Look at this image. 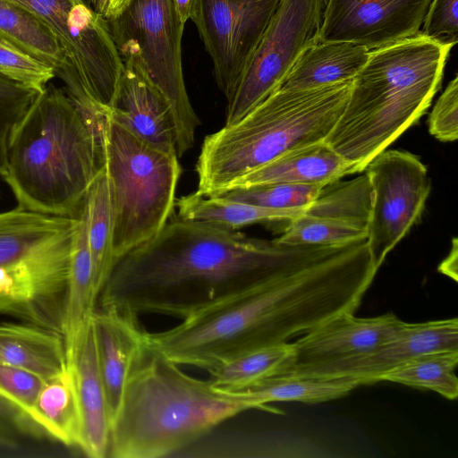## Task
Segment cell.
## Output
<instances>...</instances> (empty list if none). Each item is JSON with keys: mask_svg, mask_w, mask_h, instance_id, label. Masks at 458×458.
I'll return each mask as SVG.
<instances>
[{"mask_svg": "<svg viewBox=\"0 0 458 458\" xmlns=\"http://www.w3.org/2000/svg\"><path fill=\"white\" fill-rule=\"evenodd\" d=\"M374 277L358 243L317 244L284 271L199 310L170 329L148 333V339L175 363L207 370L354 313Z\"/></svg>", "mask_w": 458, "mask_h": 458, "instance_id": "6da1fadb", "label": "cell"}, {"mask_svg": "<svg viewBox=\"0 0 458 458\" xmlns=\"http://www.w3.org/2000/svg\"><path fill=\"white\" fill-rule=\"evenodd\" d=\"M314 247L169 219L154 238L115 262L98 304L183 319L284 271Z\"/></svg>", "mask_w": 458, "mask_h": 458, "instance_id": "7a4b0ae2", "label": "cell"}, {"mask_svg": "<svg viewBox=\"0 0 458 458\" xmlns=\"http://www.w3.org/2000/svg\"><path fill=\"white\" fill-rule=\"evenodd\" d=\"M102 165L98 124L48 83L13 128L1 178L17 206L72 217Z\"/></svg>", "mask_w": 458, "mask_h": 458, "instance_id": "3957f363", "label": "cell"}, {"mask_svg": "<svg viewBox=\"0 0 458 458\" xmlns=\"http://www.w3.org/2000/svg\"><path fill=\"white\" fill-rule=\"evenodd\" d=\"M257 409L242 391L184 373L148 339L128 376L112 421L108 454L158 458L197 440L223 421Z\"/></svg>", "mask_w": 458, "mask_h": 458, "instance_id": "277c9868", "label": "cell"}, {"mask_svg": "<svg viewBox=\"0 0 458 458\" xmlns=\"http://www.w3.org/2000/svg\"><path fill=\"white\" fill-rule=\"evenodd\" d=\"M454 46L421 33L370 50L325 142L353 174L386 149L429 107Z\"/></svg>", "mask_w": 458, "mask_h": 458, "instance_id": "5b68a950", "label": "cell"}, {"mask_svg": "<svg viewBox=\"0 0 458 458\" xmlns=\"http://www.w3.org/2000/svg\"><path fill=\"white\" fill-rule=\"evenodd\" d=\"M352 81L279 89L237 122L206 136L196 165L197 191L217 195L276 157L324 141L345 106Z\"/></svg>", "mask_w": 458, "mask_h": 458, "instance_id": "8992f818", "label": "cell"}, {"mask_svg": "<svg viewBox=\"0 0 458 458\" xmlns=\"http://www.w3.org/2000/svg\"><path fill=\"white\" fill-rule=\"evenodd\" d=\"M99 136L112 191L115 264L169 221L182 169L175 153L146 142L108 114L99 123Z\"/></svg>", "mask_w": 458, "mask_h": 458, "instance_id": "52a82bcc", "label": "cell"}, {"mask_svg": "<svg viewBox=\"0 0 458 458\" xmlns=\"http://www.w3.org/2000/svg\"><path fill=\"white\" fill-rule=\"evenodd\" d=\"M120 55L136 54L167 101L176 130V154L182 157L193 145L200 122L184 82L182 39L184 23L173 0H131L108 21Z\"/></svg>", "mask_w": 458, "mask_h": 458, "instance_id": "ba28073f", "label": "cell"}, {"mask_svg": "<svg viewBox=\"0 0 458 458\" xmlns=\"http://www.w3.org/2000/svg\"><path fill=\"white\" fill-rule=\"evenodd\" d=\"M33 13L55 35L89 100L110 110L123 62L108 21L84 0H8Z\"/></svg>", "mask_w": 458, "mask_h": 458, "instance_id": "9c48e42d", "label": "cell"}, {"mask_svg": "<svg viewBox=\"0 0 458 458\" xmlns=\"http://www.w3.org/2000/svg\"><path fill=\"white\" fill-rule=\"evenodd\" d=\"M327 0H281L227 100L231 124L279 89L301 54L319 42Z\"/></svg>", "mask_w": 458, "mask_h": 458, "instance_id": "30bf717a", "label": "cell"}, {"mask_svg": "<svg viewBox=\"0 0 458 458\" xmlns=\"http://www.w3.org/2000/svg\"><path fill=\"white\" fill-rule=\"evenodd\" d=\"M371 187L367 242L379 269L387 254L422 216L431 182L419 157L385 149L365 167Z\"/></svg>", "mask_w": 458, "mask_h": 458, "instance_id": "8fae6325", "label": "cell"}, {"mask_svg": "<svg viewBox=\"0 0 458 458\" xmlns=\"http://www.w3.org/2000/svg\"><path fill=\"white\" fill-rule=\"evenodd\" d=\"M73 222L22 257L0 265V314L62 335Z\"/></svg>", "mask_w": 458, "mask_h": 458, "instance_id": "7c38bea8", "label": "cell"}, {"mask_svg": "<svg viewBox=\"0 0 458 458\" xmlns=\"http://www.w3.org/2000/svg\"><path fill=\"white\" fill-rule=\"evenodd\" d=\"M281 0H198L195 24L228 100Z\"/></svg>", "mask_w": 458, "mask_h": 458, "instance_id": "4fadbf2b", "label": "cell"}, {"mask_svg": "<svg viewBox=\"0 0 458 458\" xmlns=\"http://www.w3.org/2000/svg\"><path fill=\"white\" fill-rule=\"evenodd\" d=\"M431 0H327L319 42L373 50L413 37Z\"/></svg>", "mask_w": 458, "mask_h": 458, "instance_id": "5bb4252c", "label": "cell"}, {"mask_svg": "<svg viewBox=\"0 0 458 458\" xmlns=\"http://www.w3.org/2000/svg\"><path fill=\"white\" fill-rule=\"evenodd\" d=\"M371 187L366 174L324 186L276 238L288 244H340L367 239Z\"/></svg>", "mask_w": 458, "mask_h": 458, "instance_id": "9a60e30c", "label": "cell"}, {"mask_svg": "<svg viewBox=\"0 0 458 458\" xmlns=\"http://www.w3.org/2000/svg\"><path fill=\"white\" fill-rule=\"evenodd\" d=\"M458 349L457 318L408 323L391 339L374 349L342 360L291 370L275 377H354L362 386L418 355Z\"/></svg>", "mask_w": 458, "mask_h": 458, "instance_id": "2e32d148", "label": "cell"}, {"mask_svg": "<svg viewBox=\"0 0 458 458\" xmlns=\"http://www.w3.org/2000/svg\"><path fill=\"white\" fill-rule=\"evenodd\" d=\"M405 323L394 313L369 318L341 314L293 342L289 363L277 375L367 352L394 337Z\"/></svg>", "mask_w": 458, "mask_h": 458, "instance_id": "e0dca14e", "label": "cell"}, {"mask_svg": "<svg viewBox=\"0 0 458 458\" xmlns=\"http://www.w3.org/2000/svg\"><path fill=\"white\" fill-rule=\"evenodd\" d=\"M121 57L123 71L115 102L107 114L146 142L176 154L175 124L167 101L138 55Z\"/></svg>", "mask_w": 458, "mask_h": 458, "instance_id": "ac0fdd59", "label": "cell"}, {"mask_svg": "<svg viewBox=\"0 0 458 458\" xmlns=\"http://www.w3.org/2000/svg\"><path fill=\"white\" fill-rule=\"evenodd\" d=\"M92 327L112 425L130 371L148 341V332L141 327L137 315L112 308H97Z\"/></svg>", "mask_w": 458, "mask_h": 458, "instance_id": "d6986e66", "label": "cell"}, {"mask_svg": "<svg viewBox=\"0 0 458 458\" xmlns=\"http://www.w3.org/2000/svg\"><path fill=\"white\" fill-rule=\"evenodd\" d=\"M72 217L74 222L62 327L68 362L88 333L98 307L88 239L86 197Z\"/></svg>", "mask_w": 458, "mask_h": 458, "instance_id": "ffe728a7", "label": "cell"}, {"mask_svg": "<svg viewBox=\"0 0 458 458\" xmlns=\"http://www.w3.org/2000/svg\"><path fill=\"white\" fill-rule=\"evenodd\" d=\"M68 364L74 377L81 415L78 447L90 458H104L108 454L111 420L98 365L92 323Z\"/></svg>", "mask_w": 458, "mask_h": 458, "instance_id": "44dd1931", "label": "cell"}, {"mask_svg": "<svg viewBox=\"0 0 458 458\" xmlns=\"http://www.w3.org/2000/svg\"><path fill=\"white\" fill-rule=\"evenodd\" d=\"M352 174V165L324 140L276 157L239 178L225 191L262 183L326 186Z\"/></svg>", "mask_w": 458, "mask_h": 458, "instance_id": "7402d4cb", "label": "cell"}, {"mask_svg": "<svg viewBox=\"0 0 458 458\" xmlns=\"http://www.w3.org/2000/svg\"><path fill=\"white\" fill-rule=\"evenodd\" d=\"M0 363L30 371L43 379L68 366L61 334L26 322L0 323Z\"/></svg>", "mask_w": 458, "mask_h": 458, "instance_id": "603a6c76", "label": "cell"}, {"mask_svg": "<svg viewBox=\"0 0 458 458\" xmlns=\"http://www.w3.org/2000/svg\"><path fill=\"white\" fill-rule=\"evenodd\" d=\"M369 53L352 43L318 42L301 54L280 89H310L352 81L366 64Z\"/></svg>", "mask_w": 458, "mask_h": 458, "instance_id": "cb8c5ba5", "label": "cell"}, {"mask_svg": "<svg viewBox=\"0 0 458 458\" xmlns=\"http://www.w3.org/2000/svg\"><path fill=\"white\" fill-rule=\"evenodd\" d=\"M28 418L40 433L64 445H79L81 415L69 364L61 372L43 380Z\"/></svg>", "mask_w": 458, "mask_h": 458, "instance_id": "d4e9b609", "label": "cell"}, {"mask_svg": "<svg viewBox=\"0 0 458 458\" xmlns=\"http://www.w3.org/2000/svg\"><path fill=\"white\" fill-rule=\"evenodd\" d=\"M177 217L238 230L257 223L289 220L302 209H272L229 199L220 195L205 196L197 191L176 199Z\"/></svg>", "mask_w": 458, "mask_h": 458, "instance_id": "484cf974", "label": "cell"}, {"mask_svg": "<svg viewBox=\"0 0 458 458\" xmlns=\"http://www.w3.org/2000/svg\"><path fill=\"white\" fill-rule=\"evenodd\" d=\"M86 201L93 284L98 300L114 266L113 198L109 178L103 165L88 190Z\"/></svg>", "mask_w": 458, "mask_h": 458, "instance_id": "4316f807", "label": "cell"}, {"mask_svg": "<svg viewBox=\"0 0 458 458\" xmlns=\"http://www.w3.org/2000/svg\"><path fill=\"white\" fill-rule=\"evenodd\" d=\"M360 386V380L354 377H271L241 391L258 409L269 411L267 403L272 402L323 403L345 396Z\"/></svg>", "mask_w": 458, "mask_h": 458, "instance_id": "83f0119b", "label": "cell"}, {"mask_svg": "<svg viewBox=\"0 0 458 458\" xmlns=\"http://www.w3.org/2000/svg\"><path fill=\"white\" fill-rule=\"evenodd\" d=\"M0 38L52 66L55 72L67 64L52 31L30 11L8 0H0Z\"/></svg>", "mask_w": 458, "mask_h": 458, "instance_id": "f1b7e54d", "label": "cell"}, {"mask_svg": "<svg viewBox=\"0 0 458 458\" xmlns=\"http://www.w3.org/2000/svg\"><path fill=\"white\" fill-rule=\"evenodd\" d=\"M292 353L293 343L266 346L224 360L207 371L216 386L229 391L242 390L277 375L287 366Z\"/></svg>", "mask_w": 458, "mask_h": 458, "instance_id": "f546056e", "label": "cell"}, {"mask_svg": "<svg viewBox=\"0 0 458 458\" xmlns=\"http://www.w3.org/2000/svg\"><path fill=\"white\" fill-rule=\"evenodd\" d=\"M72 217L16 208L0 213V265L13 261L71 226Z\"/></svg>", "mask_w": 458, "mask_h": 458, "instance_id": "4dcf8cb0", "label": "cell"}, {"mask_svg": "<svg viewBox=\"0 0 458 458\" xmlns=\"http://www.w3.org/2000/svg\"><path fill=\"white\" fill-rule=\"evenodd\" d=\"M458 349L440 350L413 357L380 377L410 387L431 390L448 400L458 395Z\"/></svg>", "mask_w": 458, "mask_h": 458, "instance_id": "1f68e13d", "label": "cell"}, {"mask_svg": "<svg viewBox=\"0 0 458 458\" xmlns=\"http://www.w3.org/2000/svg\"><path fill=\"white\" fill-rule=\"evenodd\" d=\"M324 186L262 183L233 188L217 195L272 209H303L319 194Z\"/></svg>", "mask_w": 458, "mask_h": 458, "instance_id": "d6a6232c", "label": "cell"}, {"mask_svg": "<svg viewBox=\"0 0 458 458\" xmlns=\"http://www.w3.org/2000/svg\"><path fill=\"white\" fill-rule=\"evenodd\" d=\"M0 74L40 92L55 72L52 66L0 38Z\"/></svg>", "mask_w": 458, "mask_h": 458, "instance_id": "836d02e7", "label": "cell"}, {"mask_svg": "<svg viewBox=\"0 0 458 458\" xmlns=\"http://www.w3.org/2000/svg\"><path fill=\"white\" fill-rule=\"evenodd\" d=\"M38 93L0 74V177L10 133Z\"/></svg>", "mask_w": 458, "mask_h": 458, "instance_id": "e575fe53", "label": "cell"}, {"mask_svg": "<svg viewBox=\"0 0 458 458\" xmlns=\"http://www.w3.org/2000/svg\"><path fill=\"white\" fill-rule=\"evenodd\" d=\"M43 380L26 369L0 363V397L27 418Z\"/></svg>", "mask_w": 458, "mask_h": 458, "instance_id": "d590c367", "label": "cell"}, {"mask_svg": "<svg viewBox=\"0 0 458 458\" xmlns=\"http://www.w3.org/2000/svg\"><path fill=\"white\" fill-rule=\"evenodd\" d=\"M428 131L440 141L458 137V76L454 75L437 98L428 116Z\"/></svg>", "mask_w": 458, "mask_h": 458, "instance_id": "8d00e7d4", "label": "cell"}, {"mask_svg": "<svg viewBox=\"0 0 458 458\" xmlns=\"http://www.w3.org/2000/svg\"><path fill=\"white\" fill-rule=\"evenodd\" d=\"M458 0H431L420 32L443 44L458 42Z\"/></svg>", "mask_w": 458, "mask_h": 458, "instance_id": "74e56055", "label": "cell"}, {"mask_svg": "<svg viewBox=\"0 0 458 458\" xmlns=\"http://www.w3.org/2000/svg\"><path fill=\"white\" fill-rule=\"evenodd\" d=\"M0 422L21 433L40 434L38 429L24 414L1 397Z\"/></svg>", "mask_w": 458, "mask_h": 458, "instance_id": "f35d334b", "label": "cell"}, {"mask_svg": "<svg viewBox=\"0 0 458 458\" xmlns=\"http://www.w3.org/2000/svg\"><path fill=\"white\" fill-rule=\"evenodd\" d=\"M198 0H173L175 11L182 23L192 20Z\"/></svg>", "mask_w": 458, "mask_h": 458, "instance_id": "ab89813d", "label": "cell"}, {"mask_svg": "<svg viewBox=\"0 0 458 458\" xmlns=\"http://www.w3.org/2000/svg\"><path fill=\"white\" fill-rule=\"evenodd\" d=\"M15 432L11 427L0 422V450H14L18 447Z\"/></svg>", "mask_w": 458, "mask_h": 458, "instance_id": "60d3db41", "label": "cell"}, {"mask_svg": "<svg viewBox=\"0 0 458 458\" xmlns=\"http://www.w3.org/2000/svg\"><path fill=\"white\" fill-rule=\"evenodd\" d=\"M131 0H106L103 16L109 21L118 15L126 8Z\"/></svg>", "mask_w": 458, "mask_h": 458, "instance_id": "b9f144b4", "label": "cell"}, {"mask_svg": "<svg viewBox=\"0 0 458 458\" xmlns=\"http://www.w3.org/2000/svg\"><path fill=\"white\" fill-rule=\"evenodd\" d=\"M457 239L454 238L452 242V248L449 252V255L446 257L445 259L443 260L441 263L439 269L442 271V273L449 275V272L452 271V264H457ZM456 277V276L454 275Z\"/></svg>", "mask_w": 458, "mask_h": 458, "instance_id": "7bdbcfd3", "label": "cell"}]
</instances>
